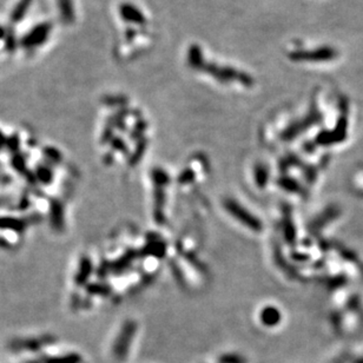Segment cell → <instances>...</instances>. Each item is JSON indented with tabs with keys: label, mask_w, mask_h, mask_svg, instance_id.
I'll return each mask as SVG.
<instances>
[{
	"label": "cell",
	"mask_w": 363,
	"mask_h": 363,
	"mask_svg": "<svg viewBox=\"0 0 363 363\" xmlns=\"http://www.w3.org/2000/svg\"><path fill=\"white\" fill-rule=\"evenodd\" d=\"M26 363H82V356L77 353H67L59 356H42Z\"/></svg>",
	"instance_id": "3"
},
{
	"label": "cell",
	"mask_w": 363,
	"mask_h": 363,
	"mask_svg": "<svg viewBox=\"0 0 363 363\" xmlns=\"http://www.w3.org/2000/svg\"><path fill=\"white\" fill-rule=\"evenodd\" d=\"M224 362L223 363H243L244 361L239 356L230 355V356H224Z\"/></svg>",
	"instance_id": "4"
},
{
	"label": "cell",
	"mask_w": 363,
	"mask_h": 363,
	"mask_svg": "<svg viewBox=\"0 0 363 363\" xmlns=\"http://www.w3.org/2000/svg\"><path fill=\"white\" fill-rule=\"evenodd\" d=\"M54 342L53 337L51 336H42L33 337V339H19L14 340L10 343L11 350L14 351H37L46 345L52 344Z\"/></svg>",
	"instance_id": "1"
},
{
	"label": "cell",
	"mask_w": 363,
	"mask_h": 363,
	"mask_svg": "<svg viewBox=\"0 0 363 363\" xmlns=\"http://www.w3.org/2000/svg\"><path fill=\"white\" fill-rule=\"evenodd\" d=\"M133 333H135V328L133 325L128 324L123 328L119 336L117 337L116 342L113 344V356L116 357L118 361H123L127 359L128 349H130L131 341H132Z\"/></svg>",
	"instance_id": "2"
}]
</instances>
